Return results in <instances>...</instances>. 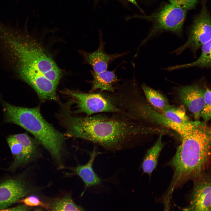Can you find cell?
<instances>
[{
    "instance_id": "52a82bcc",
    "label": "cell",
    "mask_w": 211,
    "mask_h": 211,
    "mask_svg": "<svg viewBox=\"0 0 211 211\" xmlns=\"http://www.w3.org/2000/svg\"><path fill=\"white\" fill-rule=\"evenodd\" d=\"M62 93L69 98L77 113H84L88 116L97 113H122L121 111L99 93H86L65 89Z\"/></svg>"
},
{
    "instance_id": "8992f818",
    "label": "cell",
    "mask_w": 211,
    "mask_h": 211,
    "mask_svg": "<svg viewBox=\"0 0 211 211\" xmlns=\"http://www.w3.org/2000/svg\"><path fill=\"white\" fill-rule=\"evenodd\" d=\"M201 8L195 16L188 30V38L186 42L172 52L179 55L187 49H190L195 56L204 44L211 40V19L206 0H201Z\"/></svg>"
},
{
    "instance_id": "4316f807",
    "label": "cell",
    "mask_w": 211,
    "mask_h": 211,
    "mask_svg": "<svg viewBox=\"0 0 211 211\" xmlns=\"http://www.w3.org/2000/svg\"><path fill=\"white\" fill-rule=\"evenodd\" d=\"M120 0V1H122H122H123V0Z\"/></svg>"
},
{
    "instance_id": "484cf974",
    "label": "cell",
    "mask_w": 211,
    "mask_h": 211,
    "mask_svg": "<svg viewBox=\"0 0 211 211\" xmlns=\"http://www.w3.org/2000/svg\"><path fill=\"white\" fill-rule=\"evenodd\" d=\"M129 1L130 2L136 7H137L142 13H144V12L140 8V6H139V4L137 3L136 0H127Z\"/></svg>"
},
{
    "instance_id": "5b68a950",
    "label": "cell",
    "mask_w": 211,
    "mask_h": 211,
    "mask_svg": "<svg viewBox=\"0 0 211 211\" xmlns=\"http://www.w3.org/2000/svg\"><path fill=\"white\" fill-rule=\"evenodd\" d=\"M188 11L170 3H164L149 15H137L129 17L128 19L136 18L145 19L152 24L150 31L140 44L139 49L150 39L163 32H170L181 35Z\"/></svg>"
},
{
    "instance_id": "d4e9b609",
    "label": "cell",
    "mask_w": 211,
    "mask_h": 211,
    "mask_svg": "<svg viewBox=\"0 0 211 211\" xmlns=\"http://www.w3.org/2000/svg\"><path fill=\"white\" fill-rule=\"evenodd\" d=\"M32 208L23 203V204L9 208H7L1 211H28L31 210Z\"/></svg>"
},
{
    "instance_id": "603a6c76",
    "label": "cell",
    "mask_w": 211,
    "mask_h": 211,
    "mask_svg": "<svg viewBox=\"0 0 211 211\" xmlns=\"http://www.w3.org/2000/svg\"><path fill=\"white\" fill-rule=\"evenodd\" d=\"M6 140L11 152L14 157L23 149L21 144L11 135L7 138Z\"/></svg>"
},
{
    "instance_id": "9c48e42d",
    "label": "cell",
    "mask_w": 211,
    "mask_h": 211,
    "mask_svg": "<svg viewBox=\"0 0 211 211\" xmlns=\"http://www.w3.org/2000/svg\"><path fill=\"white\" fill-rule=\"evenodd\" d=\"M194 181V188L189 205L183 210L211 211L210 175L205 172Z\"/></svg>"
},
{
    "instance_id": "e0dca14e",
    "label": "cell",
    "mask_w": 211,
    "mask_h": 211,
    "mask_svg": "<svg viewBox=\"0 0 211 211\" xmlns=\"http://www.w3.org/2000/svg\"><path fill=\"white\" fill-rule=\"evenodd\" d=\"M160 112L168 120L177 125H185L191 121L183 106L175 107L169 104Z\"/></svg>"
},
{
    "instance_id": "2e32d148",
    "label": "cell",
    "mask_w": 211,
    "mask_h": 211,
    "mask_svg": "<svg viewBox=\"0 0 211 211\" xmlns=\"http://www.w3.org/2000/svg\"><path fill=\"white\" fill-rule=\"evenodd\" d=\"M141 88L146 100L154 108L161 111L170 104L167 98L160 92L145 84Z\"/></svg>"
},
{
    "instance_id": "ffe728a7",
    "label": "cell",
    "mask_w": 211,
    "mask_h": 211,
    "mask_svg": "<svg viewBox=\"0 0 211 211\" xmlns=\"http://www.w3.org/2000/svg\"><path fill=\"white\" fill-rule=\"evenodd\" d=\"M204 99V104L203 108L200 113L201 117L204 121L206 122L211 118V90L208 87L205 85L203 87Z\"/></svg>"
},
{
    "instance_id": "44dd1931",
    "label": "cell",
    "mask_w": 211,
    "mask_h": 211,
    "mask_svg": "<svg viewBox=\"0 0 211 211\" xmlns=\"http://www.w3.org/2000/svg\"><path fill=\"white\" fill-rule=\"evenodd\" d=\"M31 160V159L23 149L14 157V160L7 170L10 171H14L18 168Z\"/></svg>"
},
{
    "instance_id": "8fae6325",
    "label": "cell",
    "mask_w": 211,
    "mask_h": 211,
    "mask_svg": "<svg viewBox=\"0 0 211 211\" xmlns=\"http://www.w3.org/2000/svg\"><path fill=\"white\" fill-rule=\"evenodd\" d=\"M99 47L91 53H85V58L86 62L90 64L93 72L98 73L107 70L108 65L116 59L126 55L129 52L122 53L109 54L105 51V43L100 35Z\"/></svg>"
},
{
    "instance_id": "5bb4252c",
    "label": "cell",
    "mask_w": 211,
    "mask_h": 211,
    "mask_svg": "<svg viewBox=\"0 0 211 211\" xmlns=\"http://www.w3.org/2000/svg\"><path fill=\"white\" fill-rule=\"evenodd\" d=\"M164 133H161L155 144L147 151L142 164L143 171L151 174L156 168L160 154L164 146L162 141Z\"/></svg>"
},
{
    "instance_id": "6da1fadb",
    "label": "cell",
    "mask_w": 211,
    "mask_h": 211,
    "mask_svg": "<svg viewBox=\"0 0 211 211\" xmlns=\"http://www.w3.org/2000/svg\"><path fill=\"white\" fill-rule=\"evenodd\" d=\"M113 114L110 116L99 113L78 117L64 108L59 113L58 119L65 130V135L86 139L111 151L138 145L144 137L158 132V128L125 115Z\"/></svg>"
},
{
    "instance_id": "7402d4cb",
    "label": "cell",
    "mask_w": 211,
    "mask_h": 211,
    "mask_svg": "<svg viewBox=\"0 0 211 211\" xmlns=\"http://www.w3.org/2000/svg\"><path fill=\"white\" fill-rule=\"evenodd\" d=\"M18 203L24 204L29 207L40 206L49 210V203H44L37 197L30 195L21 199Z\"/></svg>"
},
{
    "instance_id": "30bf717a",
    "label": "cell",
    "mask_w": 211,
    "mask_h": 211,
    "mask_svg": "<svg viewBox=\"0 0 211 211\" xmlns=\"http://www.w3.org/2000/svg\"><path fill=\"white\" fill-rule=\"evenodd\" d=\"M177 92L180 100L193 114L195 120H199L204 104L203 88L193 84L181 87Z\"/></svg>"
},
{
    "instance_id": "3957f363",
    "label": "cell",
    "mask_w": 211,
    "mask_h": 211,
    "mask_svg": "<svg viewBox=\"0 0 211 211\" xmlns=\"http://www.w3.org/2000/svg\"><path fill=\"white\" fill-rule=\"evenodd\" d=\"M1 101L5 121L18 125L31 133L54 159L59 162L63 151L64 137L44 119L39 108L17 106Z\"/></svg>"
},
{
    "instance_id": "9a60e30c",
    "label": "cell",
    "mask_w": 211,
    "mask_h": 211,
    "mask_svg": "<svg viewBox=\"0 0 211 211\" xmlns=\"http://www.w3.org/2000/svg\"><path fill=\"white\" fill-rule=\"evenodd\" d=\"M211 40L202 46V52L199 57L192 62L169 66L166 68L169 71L196 67L201 68H210L211 67Z\"/></svg>"
},
{
    "instance_id": "cb8c5ba5",
    "label": "cell",
    "mask_w": 211,
    "mask_h": 211,
    "mask_svg": "<svg viewBox=\"0 0 211 211\" xmlns=\"http://www.w3.org/2000/svg\"><path fill=\"white\" fill-rule=\"evenodd\" d=\"M169 3L180 6L188 11L195 8L199 0H168Z\"/></svg>"
},
{
    "instance_id": "277c9868",
    "label": "cell",
    "mask_w": 211,
    "mask_h": 211,
    "mask_svg": "<svg viewBox=\"0 0 211 211\" xmlns=\"http://www.w3.org/2000/svg\"><path fill=\"white\" fill-rule=\"evenodd\" d=\"M17 57L19 65L34 68L57 85L60 71L52 59L41 47L32 42H25L10 35L5 38Z\"/></svg>"
},
{
    "instance_id": "d6986e66",
    "label": "cell",
    "mask_w": 211,
    "mask_h": 211,
    "mask_svg": "<svg viewBox=\"0 0 211 211\" xmlns=\"http://www.w3.org/2000/svg\"><path fill=\"white\" fill-rule=\"evenodd\" d=\"M22 145L23 149L31 160L35 157L38 152L37 141L30 137L26 133L11 135Z\"/></svg>"
},
{
    "instance_id": "ba28073f",
    "label": "cell",
    "mask_w": 211,
    "mask_h": 211,
    "mask_svg": "<svg viewBox=\"0 0 211 211\" xmlns=\"http://www.w3.org/2000/svg\"><path fill=\"white\" fill-rule=\"evenodd\" d=\"M26 176V173H22L0 182V211L33 192Z\"/></svg>"
},
{
    "instance_id": "ac0fdd59",
    "label": "cell",
    "mask_w": 211,
    "mask_h": 211,
    "mask_svg": "<svg viewBox=\"0 0 211 211\" xmlns=\"http://www.w3.org/2000/svg\"><path fill=\"white\" fill-rule=\"evenodd\" d=\"M49 210L82 211L83 209L76 204L70 195H67L49 203Z\"/></svg>"
},
{
    "instance_id": "7a4b0ae2",
    "label": "cell",
    "mask_w": 211,
    "mask_h": 211,
    "mask_svg": "<svg viewBox=\"0 0 211 211\" xmlns=\"http://www.w3.org/2000/svg\"><path fill=\"white\" fill-rule=\"evenodd\" d=\"M181 136V143L169 163L174 170L171 193L175 187L205 173L210 164L211 129L206 122L195 120Z\"/></svg>"
},
{
    "instance_id": "4fadbf2b",
    "label": "cell",
    "mask_w": 211,
    "mask_h": 211,
    "mask_svg": "<svg viewBox=\"0 0 211 211\" xmlns=\"http://www.w3.org/2000/svg\"><path fill=\"white\" fill-rule=\"evenodd\" d=\"M97 155L95 149L90 154L88 162L84 165H78L73 169L74 173L82 180L86 187L97 185L101 181V179L96 174L93 168V164Z\"/></svg>"
},
{
    "instance_id": "7c38bea8",
    "label": "cell",
    "mask_w": 211,
    "mask_h": 211,
    "mask_svg": "<svg viewBox=\"0 0 211 211\" xmlns=\"http://www.w3.org/2000/svg\"><path fill=\"white\" fill-rule=\"evenodd\" d=\"M115 71V70L112 71L107 70L98 73L92 72L93 79L91 81L92 87L90 92L98 89L100 90V92H114L115 84L120 81L117 78Z\"/></svg>"
}]
</instances>
